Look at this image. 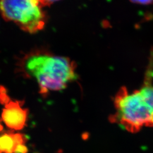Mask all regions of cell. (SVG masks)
<instances>
[{"instance_id":"obj_1","label":"cell","mask_w":153,"mask_h":153,"mask_svg":"<svg viewBox=\"0 0 153 153\" xmlns=\"http://www.w3.org/2000/svg\"><path fill=\"white\" fill-rule=\"evenodd\" d=\"M76 65L66 57L56 56L44 48L31 50L19 60L18 73L26 78L35 79L40 93L65 89L77 78Z\"/></svg>"},{"instance_id":"obj_2","label":"cell","mask_w":153,"mask_h":153,"mask_svg":"<svg viewBox=\"0 0 153 153\" xmlns=\"http://www.w3.org/2000/svg\"><path fill=\"white\" fill-rule=\"evenodd\" d=\"M116 112L110 117L126 131L135 133L142 127L153 126V111L149 108L140 90L129 93L126 87L121 88L114 100Z\"/></svg>"},{"instance_id":"obj_3","label":"cell","mask_w":153,"mask_h":153,"mask_svg":"<svg viewBox=\"0 0 153 153\" xmlns=\"http://www.w3.org/2000/svg\"><path fill=\"white\" fill-rule=\"evenodd\" d=\"M44 7L41 0H0V13L4 19L30 33L44 28L48 18Z\"/></svg>"},{"instance_id":"obj_4","label":"cell","mask_w":153,"mask_h":153,"mask_svg":"<svg viewBox=\"0 0 153 153\" xmlns=\"http://www.w3.org/2000/svg\"><path fill=\"white\" fill-rule=\"evenodd\" d=\"M23 102L9 99L5 103L1 114L2 120L6 126L14 131L23 129L26 125L28 109L22 107Z\"/></svg>"},{"instance_id":"obj_5","label":"cell","mask_w":153,"mask_h":153,"mask_svg":"<svg viewBox=\"0 0 153 153\" xmlns=\"http://www.w3.org/2000/svg\"><path fill=\"white\" fill-rule=\"evenodd\" d=\"M27 138L25 134L12 131L0 134V153H14L21 144H26Z\"/></svg>"},{"instance_id":"obj_6","label":"cell","mask_w":153,"mask_h":153,"mask_svg":"<svg viewBox=\"0 0 153 153\" xmlns=\"http://www.w3.org/2000/svg\"><path fill=\"white\" fill-rule=\"evenodd\" d=\"M140 91L146 103L153 111V85L152 83V73L150 74L149 71Z\"/></svg>"},{"instance_id":"obj_7","label":"cell","mask_w":153,"mask_h":153,"mask_svg":"<svg viewBox=\"0 0 153 153\" xmlns=\"http://www.w3.org/2000/svg\"><path fill=\"white\" fill-rule=\"evenodd\" d=\"M28 149L26 144H21L16 148L14 153H27Z\"/></svg>"},{"instance_id":"obj_8","label":"cell","mask_w":153,"mask_h":153,"mask_svg":"<svg viewBox=\"0 0 153 153\" xmlns=\"http://www.w3.org/2000/svg\"><path fill=\"white\" fill-rule=\"evenodd\" d=\"M131 2L140 5H150L153 4V0H129Z\"/></svg>"},{"instance_id":"obj_9","label":"cell","mask_w":153,"mask_h":153,"mask_svg":"<svg viewBox=\"0 0 153 153\" xmlns=\"http://www.w3.org/2000/svg\"><path fill=\"white\" fill-rule=\"evenodd\" d=\"M59 1V0H41L44 7L45 6H49L53 2H55L56 1Z\"/></svg>"}]
</instances>
